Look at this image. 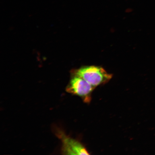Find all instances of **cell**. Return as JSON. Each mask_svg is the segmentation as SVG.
Instances as JSON below:
<instances>
[{"mask_svg":"<svg viewBox=\"0 0 155 155\" xmlns=\"http://www.w3.org/2000/svg\"><path fill=\"white\" fill-rule=\"evenodd\" d=\"M75 74L94 87L106 83L112 77L103 68L95 66L83 67L77 70Z\"/></svg>","mask_w":155,"mask_h":155,"instance_id":"cell-1","label":"cell"},{"mask_svg":"<svg viewBox=\"0 0 155 155\" xmlns=\"http://www.w3.org/2000/svg\"><path fill=\"white\" fill-rule=\"evenodd\" d=\"M95 87L84 79L75 75L71 79L68 91L84 98L86 102L90 100V95Z\"/></svg>","mask_w":155,"mask_h":155,"instance_id":"cell-2","label":"cell"},{"mask_svg":"<svg viewBox=\"0 0 155 155\" xmlns=\"http://www.w3.org/2000/svg\"><path fill=\"white\" fill-rule=\"evenodd\" d=\"M62 142V150L65 154L88 155V151L85 147L78 142L72 138L68 137L62 133L59 134Z\"/></svg>","mask_w":155,"mask_h":155,"instance_id":"cell-3","label":"cell"}]
</instances>
